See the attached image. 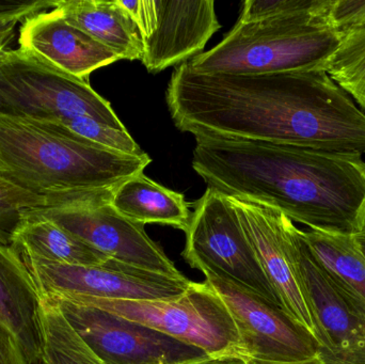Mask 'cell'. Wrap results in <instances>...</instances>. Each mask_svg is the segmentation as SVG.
<instances>
[{"instance_id": "30", "label": "cell", "mask_w": 365, "mask_h": 364, "mask_svg": "<svg viewBox=\"0 0 365 364\" xmlns=\"http://www.w3.org/2000/svg\"><path fill=\"white\" fill-rule=\"evenodd\" d=\"M355 237L360 249H361V251L364 252L365 256V230L360 232L359 234L355 235Z\"/></svg>"}, {"instance_id": "14", "label": "cell", "mask_w": 365, "mask_h": 364, "mask_svg": "<svg viewBox=\"0 0 365 364\" xmlns=\"http://www.w3.org/2000/svg\"><path fill=\"white\" fill-rule=\"evenodd\" d=\"M19 43V48L32 51L83 80H89L94 71L121 60L108 47L68 23L56 9L25 19Z\"/></svg>"}, {"instance_id": "25", "label": "cell", "mask_w": 365, "mask_h": 364, "mask_svg": "<svg viewBox=\"0 0 365 364\" xmlns=\"http://www.w3.org/2000/svg\"><path fill=\"white\" fill-rule=\"evenodd\" d=\"M326 21L338 32L365 27V0H329Z\"/></svg>"}, {"instance_id": "28", "label": "cell", "mask_w": 365, "mask_h": 364, "mask_svg": "<svg viewBox=\"0 0 365 364\" xmlns=\"http://www.w3.org/2000/svg\"><path fill=\"white\" fill-rule=\"evenodd\" d=\"M180 364H253L252 361L245 356L242 352L233 350V352L219 353V354L205 355L193 360L186 361Z\"/></svg>"}, {"instance_id": "17", "label": "cell", "mask_w": 365, "mask_h": 364, "mask_svg": "<svg viewBox=\"0 0 365 364\" xmlns=\"http://www.w3.org/2000/svg\"><path fill=\"white\" fill-rule=\"evenodd\" d=\"M53 9L68 23L111 49L120 59H141L140 33L119 0H57Z\"/></svg>"}, {"instance_id": "27", "label": "cell", "mask_w": 365, "mask_h": 364, "mask_svg": "<svg viewBox=\"0 0 365 364\" xmlns=\"http://www.w3.org/2000/svg\"><path fill=\"white\" fill-rule=\"evenodd\" d=\"M0 364H29L14 333L0 322Z\"/></svg>"}, {"instance_id": "24", "label": "cell", "mask_w": 365, "mask_h": 364, "mask_svg": "<svg viewBox=\"0 0 365 364\" xmlns=\"http://www.w3.org/2000/svg\"><path fill=\"white\" fill-rule=\"evenodd\" d=\"M46 204L45 197L27 192L0 177V244L10 245L11 234L24 209Z\"/></svg>"}, {"instance_id": "5", "label": "cell", "mask_w": 365, "mask_h": 364, "mask_svg": "<svg viewBox=\"0 0 365 364\" xmlns=\"http://www.w3.org/2000/svg\"><path fill=\"white\" fill-rule=\"evenodd\" d=\"M182 256L189 266L227 280L282 308L227 196L208 188L195 203ZM283 309V308H282Z\"/></svg>"}, {"instance_id": "29", "label": "cell", "mask_w": 365, "mask_h": 364, "mask_svg": "<svg viewBox=\"0 0 365 364\" xmlns=\"http://www.w3.org/2000/svg\"><path fill=\"white\" fill-rule=\"evenodd\" d=\"M19 21H0V57L4 51H8L6 47L14 38L15 28Z\"/></svg>"}, {"instance_id": "2", "label": "cell", "mask_w": 365, "mask_h": 364, "mask_svg": "<svg viewBox=\"0 0 365 364\" xmlns=\"http://www.w3.org/2000/svg\"><path fill=\"white\" fill-rule=\"evenodd\" d=\"M151 162L147 153H115L48 124L0 115V177L47 202L110 201Z\"/></svg>"}, {"instance_id": "9", "label": "cell", "mask_w": 365, "mask_h": 364, "mask_svg": "<svg viewBox=\"0 0 365 364\" xmlns=\"http://www.w3.org/2000/svg\"><path fill=\"white\" fill-rule=\"evenodd\" d=\"M27 209L51 220L109 259L173 277L184 276L147 234L145 226L120 215L110 201H53Z\"/></svg>"}, {"instance_id": "20", "label": "cell", "mask_w": 365, "mask_h": 364, "mask_svg": "<svg viewBox=\"0 0 365 364\" xmlns=\"http://www.w3.org/2000/svg\"><path fill=\"white\" fill-rule=\"evenodd\" d=\"M40 327L41 364H103L48 299L41 298Z\"/></svg>"}, {"instance_id": "8", "label": "cell", "mask_w": 365, "mask_h": 364, "mask_svg": "<svg viewBox=\"0 0 365 364\" xmlns=\"http://www.w3.org/2000/svg\"><path fill=\"white\" fill-rule=\"evenodd\" d=\"M204 277L227 306L240 350L253 364H322L314 336L282 308L216 276Z\"/></svg>"}, {"instance_id": "23", "label": "cell", "mask_w": 365, "mask_h": 364, "mask_svg": "<svg viewBox=\"0 0 365 364\" xmlns=\"http://www.w3.org/2000/svg\"><path fill=\"white\" fill-rule=\"evenodd\" d=\"M329 0H247L237 21L255 23L300 14L325 15Z\"/></svg>"}, {"instance_id": "10", "label": "cell", "mask_w": 365, "mask_h": 364, "mask_svg": "<svg viewBox=\"0 0 365 364\" xmlns=\"http://www.w3.org/2000/svg\"><path fill=\"white\" fill-rule=\"evenodd\" d=\"M45 299L55 303L103 364H180L207 355L195 346L100 308L66 298Z\"/></svg>"}, {"instance_id": "16", "label": "cell", "mask_w": 365, "mask_h": 364, "mask_svg": "<svg viewBox=\"0 0 365 364\" xmlns=\"http://www.w3.org/2000/svg\"><path fill=\"white\" fill-rule=\"evenodd\" d=\"M10 245L23 260L93 266L108 256L55 222L24 209L11 234Z\"/></svg>"}, {"instance_id": "3", "label": "cell", "mask_w": 365, "mask_h": 364, "mask_svg": "<svg viewBox=\"0 0 365 364\" xmlns=\"http://www.w3.org/2000/svg\"><path fill=\"white\" fill-rule=\"evenodd\" d=\"M325 15L237 23L220 43L187 61L202 75H261L319 68L340 44Z\"/></svg>"}, {"instance_id": "7", "label": "cell", "mask_w": 365, "mask_h": 364, "mask_svg": "<svg viewBox=\"0 0 365 364\" xmlns=\"http://www.w3.org/2000/svg\"><path fill=\"white\" fill-rule=\"evenodd\" d=\"M24 262L41 298L170 301L182 296L192 284L185 276L173 277L113 259L93 266L29 260Z\"/></svg>"}, {"instance_id": "12", "label": "cell", "mask_w": 365, "mask_h": 364, "mask_svg": "<svg viewBox=\"0 0 365 364\" xmlns=\"http://www.w3.org/2000/svg\"><path fill=\"white\" fill-rule=\"evenodd\" d=\"M296 265L322 364H365V309L345 294L319 266L298 231Z\"/></svg>"}, {"instance_id": "13", "label": "cell", "mask_w": 365, "mask_h": 364, "mask_svg": "<svg viewBox=\"0 0 365 364\" xmlns=\"http://www.w3.org/2000/svg\"><path fill=\"white\" fill-rule=\"evenodd\" d=\"M227 197L283 310L315 337L314 321L296 265L299 229L278 209Z\"/></svg>"}, {"instance_id": "18", "label": "cell", "mask_w": 365, "mask_h": 364, "mask_svg": "<svg viewBox=\"0 0 365 364\" xmlns=\"http://www.w3.org/2000/svg\"><path fill=\"white\" fill-rule=\"evenodd\" d=\"M110 205L135 224L170 226L186 232L191 212L184 194L145 177L135 175L122 183L110 199Z\"/></svg>"}, {"instance_id": "26", "label": "cell", "mask_w": 365, "mask_h": 364, "mask_svg": "<svg viewBox=\"0 0 365 364\" xmlns=\"http://www.w3.org/2000/svg\"><path fill=\"white\" fill-rule=\"evenodd\" d=\"M57 1V0H56ZM56 1L51 0H0V21H25L47 9L55 8Z\"/></svg>"}, {"instance_id": "21", "label": "cell", "mask_w": 365, "mask_h": 364, "mask_svg": "<svg viewBox=\"0 0 365 364\" xmlns=\"http://www.w3.org/2000/svg\"><path fill=\"white\" fill-rule=\"evenodd\" d=\"M340 33V44L319 68L365 113V27Z\"/></svg>"}, {"instance_id": "22", "label": "cell", "mask_w": 365, "mask_h": 364, "mask_svg": "<svg viewBox=\"0 0 365 364\" xmlns=\"http://www.w3.org/2000/svg\"><path fill=\"white\" fill-rule=\"evenodd\" d=\"M42 124H48L66 130L83 140L115 153L130 156H143L145 154L126 128H113L93 118L77 117L64 120L59 123Z\"/></svg>"}, {"instance_id": "19", "label": "cell", "mask_w": 365, "mask_h": 364, "mask_svg": "<svg viewBox=\"0 0 365 364\" xmlns=\"http://www.w3.org/2000/svg\"><path fill=\"white\" fill-rule=\"evenodd\" d=\"M315 262L338 288L365 309V256L355 235L302 231Z\"/></svg>"}, {"instance_id": "1", "label": "cell", "mask_w": 365, "mask_h": 364, "mask_svg": "<svg viewBox=\"0 0 365 364\" xmlns=\"http://www.w3.org/2000/svg\"><path fill=\"white\" fill-rule=\"evenodd\" d=\"M191 165L208 188L278 209L310 230L343 235L365 230L360 154L200 137Z\"/></svg>"}, {"instance_id": "15", "label": "cell", "mask_w": 365, "mask_h": 364, "mask_svg": "<svg viewBox=\"0 0 365 364\" xmlns=\"http://www.w3.org/2000/svg\"><path fill=\"white\" fill-rule=\"evenodd\" d=\"M41 297L29 269L11 245L0 244V322L19 340L29 364H41Z\"/></svg>"}, {"instance_id": "4", "label": "cell", "mask_w": 365, "mask_h": 364, "mask_svg": "<svg viewBox=\"0 0 365 364\" xmlns=\"http://www.w3.org/2000/svg\"><path fill=\"white\" fill-rule=\"evenodd\" d=\"M0 115L40 123L89 117L125 128L105 100L83 80L23 48L0 57Z\"/></svg>"}, {"instance_id": "6", "label": "cell", "mask_w": 365, "mask_h": 364, "mask_svg": "<svg viewBox=\"0 0 365 364\" xmlns=\"http://www.w3.org/2000/svg\"><path fill=\"white\" fill-rule=\"evenodd\" d=\"M66 299L93 306L151 327L206 354L242 352L240 336L227 306L204 281H192L182 296L170 301H113L90 297Z\"/></svg>"}, {"instance_id": "11", "label": "cell", "mask_w": 365, "mask_h": 364, "mask_svg": "<svg viewBox=\"0 0 365 364\" xmlns=\"http://www.w3.org/2000/svg\"><path fill=\"white\" fill-rule=\"evenodd\" d=\"M138 28L140 61L150 73L185 63L220 29L212 0H119Z\"/></svg>"}]
</instances>
